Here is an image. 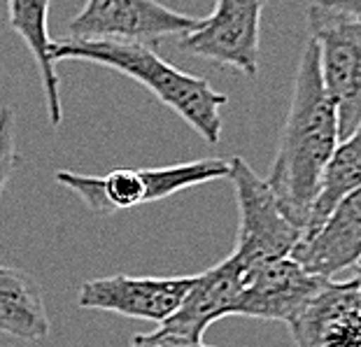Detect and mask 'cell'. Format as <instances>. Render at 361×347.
<instances>
[{
  "label": "cell",
  "mask_w": 361,
  "mask_h": 347,
  "mask_svg": "<svg viewBox=\"0 0 361 347\" xmlns=\"http://www.w3.org/2000/svg\"><path fill=\"white\" fill-rule=\"evenodd\" d=\"M338 142V112L322 82L317 44L308 40L296 71L275 161L266 177L282 212L301 233L308 226L322 175Z\"/></svg>",
  "instance_id": "1"
},
{
  "label": "cell",
  "mask_w": 361,
  "mask_h": 347,
  "mask_svg": "<svg viewBox=\"0 0 361 347\" xmlns=\"http://www.w3.org/2000/svg\"><path fill=\"white\" fill-rule=\"evenodd\" d=\"M51 61H87L103 68H112L121 75L142 84L166 107L182 117L203 138L217 145L221 138V107L228 103L203 77L189 75L161 59L157 47L133 42H51Z\"/></svg>",
  "instance_id": "2"
},
{
  "label": "cell",
  "mask_w": 361,
  "mask_h": 347,
  "mask_svg": "<svg viewBox=\"0 0 361 347\" xmlns=\"http://www.w3.org/2000/svg\"><path fill=\"white\" fill-rule=\"evenodd\" d=\"M228 159H196L161 168H117L107 175L56 171V182L71 189L94 214H114L171 198L198 184L228 180Z\"/></svg>",
  "instance_id": "3"
},
{
  "label": "cell",
  "mask_w": 361,
  "mask_h": 347,
  "mask_svg": "<svg viewBox=\"0 0 361 347\" xmlns=\"http://www.w3.org/2000/svg\"><path fill=\"white\" fill-rule=\"evenodd\" d=\"M228 180L238 200V243L233 257L252 271L275 259H287L301 238L294 224L282 212L278 198L266 180L252 171L240 157L228 159Z\"/></svg>",
  "instance_id": "4"
},
{
  "label": "cell",
  "mask_w": 361,
  "mask_h": 347,
  "mask_svg": "<svg viewBox=\"0 0 361 347\" xmlns=\"http://www.w3.org/2000/svg\"><path fill=\"white\" fill-rule=\"evenodd\" d=\"M198 17L175 12L159 0H87L68 21L71 40L78 42H133L157 47L173 35H187Z\"/></svg>",
  "instance_id": "5"
},
{
  "label": "cell",
  "mask_w": 361,
  "mask_h": 347,
  "mask_svg": "<svg viewBox=\"0 0 361 347\" xmlns=\"http://www.w3.org/2000/svg\"><path fill=\"white\" fill-rule=\"evenodd\" d=\"M308 30L317 44L322 82L336 105L338 135L343 140L361 124V26L312 3Z\"/></svg>",
  "instance_id": "6"
},
{
  "label": "cell",
  "mask_w": 361,
  "mask_h": 347,
  "mask_svg": "<svg viewBox=\"0 0 361 347\" xmlns=\"http://www.w3.org/2000/svg\"><path fill=\"white\" fill-rule=\"evenodd\" d=\"M268 0H217L210 17L182 35L180 49L189 56L235 68L257 77L261 47V12Z\"/></svg>",
  "instance_id": "7"
},
{
  "label": "cell",
  "mask_w": 361,
  "mask_h": 347,
  "mask_svg": "<svg viewBox=\"0 0 361 347\" xmlns=\"http://www.w3.org/2000/svg\"><path fill=\"white\" fill-rule=\"evenodd\" d=\"M196 275L178 277H96L80 287L78 305L84 310H105L121 317L164 324L178 310Z\"/></svg>",
  "instance_id": "8"
},
{
  "label": "cell",
  "mask_w": 361,
  "mask_h": 347,
  "mask_svg": "<svg viewBox=\"0 0 361 347\" xmlns=\"http://www.w3.org/2000/svg\"><path fill=\"white\" fill-rule=\"evenodd\" d=\"M329 280L301 268L294 259H275L245 275L233 312L240 317L291 322Z\"/></svg>",
  "instance_id": "9"
},
{
  "label": "cell",
  "mask_w": 361,
  "mask_h": 347,
  "mask_svg": "<svg viewBox=\"0 0 361 347\" xmlns=\"http://www.w3.org/2000/svg\"><path fill=\"white\" fill-rule=\"evenodd\" d=\"M289 259L324 280L355 268L361 259V189L345 196L317 229L298 238Z\"/></svg>",
  "instance_id": "10"
},
{
  "label": "cell",
  "mask_w": 361,
  "mask_h": 347,
  "mask_svg": "<svg viewBox=\"0 0 361 347\" xmlns=\"http://www.w3.org/2000/svg\"><path fill=\"white\" fill-rule=\"evenodd\" d=\"M245 275H247V268L233 254L221 264L212 266L210 271L196 275V280L187 291V296L182 298L180 308L159 329L187 338L191 343H205V331L217 319L228 317L233 312Z\"/></svg>",
  "instance_id": "11"
},
{
  "label": "cell",
  "mask_w": 361,
  "mask_h": 347,
  "mask_svg": "<svg viewBox=\"0 0 361 347\" xmlns=\"http://www.w3.org/2000/svg\"><path fill=\"white\" fill-rule=\"evenodd\" d=\"M49 5L51 0H7V24L26 42L40 71L44 100L54 128L63 121L56 63L51 61V35H49Z\"/></svg>",
  "instance_id": "12"
},
{
  "label": "cell",
  "mask_w": 361,
  "mask_h": 347,
  "mask_svg": "<svg viewBox=\"0 0 361 347\" xmlns=\"http://www.w3.org/2000/svg\"><path fill=\"white\" fill-rule=\"evenodd\" d=\"M49 329L37 282L21 268L0 266V334L37 343L49 336Z\"/></svg>",
  "instance_id": "13"
},
{
  "label": "cell",
  "mask_w": 361,
  "mask_h": 347,
  "mask_svg": "<svg viewBox=\"0 0 361 347\" xmlns=\"http://www.w3.org/2000/svg\"><path fill=\"white\" fill-rule=\"evenodd\" d=\"M357 189H361V124L338 142L331 159H329L319 182L317 198L312 203L308 226L303 229V233L317 229L331 214L334 207Z\"/></svg>",
  "instance_id": "14"
},
{
  "label": "cell",
  "mask_w": 361,
  "mask_h": 347,
  "mask_svg": "<svg viewBox=\"0 0 361 347\" xmlns=\"http://www.w3.org/2000/svg\"><path fill=\"white\" fill-rule=\"evenodd\" d=\"M361 303V291L357 280L334 282L329 280L317 294H314L294 319L287 322L289 334L296 347H319V336L338 312L348 310Z\"/></svg>",
  "instance_id": "15"
},
{
  "label": "cell",
  "mask_w": 361,
  "mask_h": 347,
  "mask_svg": "<svg viewBox=\"0 0 361 347\" xmlns=\"http://www.w3.org/2000/svg\"><path fill=\"white\" fill-rule=\"evenodd\" d=\"M21 154L17 145V112L10 105L0 107V198L17 173Z\"/></svg>",
  "instance_id": "16"
},
{
  "label": "cell",
  "mask_w": 361,
  "mask_h": 347,
  "mask_svg": "<svg viewBox=\"0 0 361 347\" xmlns=\"http://www.w3.org/2000/svg\"><path fill=\"white\" fill-rule=\"evenodd\" d=\"M319 347H361V303L343 310L326 324L319 336Z\"/></svg>",
  "instance_id": "17"
},
{
  "label": "cell",
  "mask_w": 361,
  "mask_h": 347,
  "mask_svg": "<svg viewBox=\"0 0 361 347\" xmlns=\"http://www.w3.org/2000/svg\"><path fill=\"white\" fill-rule=\"evenodd\" d=\"M130 347H214V345L191 343L187 338H180L175 334H168L164 329H157L154 334L135 336L133 341H130Z\"/></svg>",
  "instance_id": "18"
},
{
  "label": "cell",
  "mask_w": 361,
  "mask_h": 347,
  "mask_svg": "<svg viewBox=\"0 0 361 347\" xmlns=\"http://www.w3.org/2000/svg\"><path fill=\"white\" fill-rule=\"evenodd\" d=\"M322 10L361 26V0H314Z\"/></svg>",
  "instance_id": "19"
},
{
  "label": "cell",
  "mask_w": 361,
  "mask_h": 347,
  "mask_svg": "<svg viewBox=\"0 0 361 347\" xmlns=\"http://www.w3.org/2000/svg\"><path fill=\"white\" fill-rule=\"evenodd\" d=\"M355 280L359 284V291H361V259L357 261V266H355Z\"/></svg>",
  "instance_id": "20"
}]
</instances>
